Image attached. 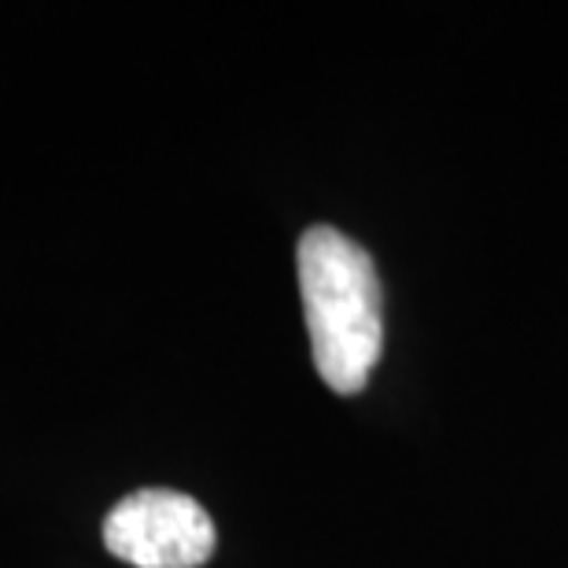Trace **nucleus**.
Listing matches in <instances>:
<instances>
[{"label":"nucleus","mask_w":568,"mask_h":568,"mask_svg":"<svg viewBox=\"0 0 568 568\" xmlns=\"http://www.w3.org/2000/svg\"><path fill=\"white\" fill-rule=\"evenodd\" d=\"M214 520L192 495L141 487L104 517V547L133 568H200L214 554Z\"/></svg>","instance_id":"2"},{"label":"nucleus","mask_w":568,"mask_h":568,"mask_svg":"<svg viewBox=\"0 0 568 568\" xmlns=\"http://www.w3.org/2000/svg\"><path fill=\"white\" fill-rule=\"evenodd\" d=\"M295 263L317 377L339 395H358L384 347L377 266L366 247L333 225L306 230Z\"/></svg>","instance_id":"1"}]
</instances>
